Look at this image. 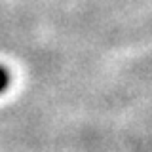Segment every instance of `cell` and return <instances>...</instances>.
I'll list each match as a JSON object with an SVG mask.
<instances>
[{"label": "cell", "mask_w": 152, "mask_h": 152, "mask_svg": "<svg viewBox=\"0 0 152 152\" xmlns=\"http://www.w3.org/2000/svg\"><path fill=\"white\" fill-rule=\"evenodd\" d=\"M8 84H10V76L6 72V69H2V66H0V93L8 88Z\"/></svg>", "instance_id": "1"}]
</instances>
